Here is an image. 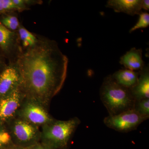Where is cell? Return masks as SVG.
Instances as JSON below:
<instances>
[{
  "label": "cell",
  "instance_id": "cell-12",
  "mask_svg": "<svg viewBox=\"0 0 149 149\" xmlns=\"http://www.w3.org/2000/svg\"><path fill=\"white\" fill-rule=\"evenodd\" d=\"M142 53V49L132 48L120 57L119 63L126 69L133 71H140L145 66Z\"/></svg>",
  "mask_w": 149,
  "mask_h": 149
},
{
  "label": "cell",
  "instance_id": "cell-19",
  "mask_svg": "<svg viewBox=\"0 0 149 149\" xmlns=\"http://www.w3.org/2000/svg\"><path fill=\"white\" fill-rule=\"evenodd\" d=\"M139 20L136 24L129 30L130 33H132L137 29L145 28L149 25V14L147 12H141L139 15Z\"/></svg>",
  "mask_w": 149,
  "mask_h": 149
},
{
  "label": "cell",
  "instance_id": "cell-16",
  "mask_svg": "<svg viewBox=\"0 0 149 149\" xmlns=\"http://www.w3.org/2000/svg\"><path fill=\"white\" fill-rule=\"evenodd\" d=\"M13 145L7 125L0 123V149H6Z\"/></svg>",
  "mask_w": 149,
  "mask_h": 149
},
{
  "label": "cell",
  "instance_id": "cell-6",
  "mask_svg": "<svg viewBox=\"0 0 149 149\" xmlns=\"http://www.w3.org/2000/svg\"><path fill=\"white\" fill-rule=\"evenodd\" d=\"M148 119L131 109L116 115H109L104 118V123L107 127L118 132L128 133L136 130Z\"/></svg>",
  "mask_w": 149,
  "mask_h": 149
},
{
  "label": "cell",
  "instance_id": "cell-5",
  "mask_svg": "<svg viewBox=\"0 0 149 149\" xmlns=\"http://www.w3.org/2000/svg\"><path fill=\"white\" fill-rule=\"evenodd\" d=\"M17 116L39 127L54 120L48 113L47 107L34 99L25 97Z\"/></svg>",
  "mask_w": 149,
  "mask_h": 149
},
{
  "label": "cell",
  "instance_id": "cell-8",
  "mask_svg": "<svg viewBox=\"0 0 149 149\" xmlns=\"http://www.w3.org/2000/svg\"><path fill=\"white\" fill-rule=\"evenodd\" d=\"M0 49L8 63H16L22 52L17 31H11L0 22Z\"/></svg>",
  "mask_w": 149,
  "mask_h": 149
},
{
  "label": "cell",
  "instance_id": "cell-11",
  "mask_svg": "<svg viewBox=\"0 0 149 149\" xmlns=\"http://www.w3.org/2000/svg\"><path fill=\"white\" fill-rule=\"evenodd\" d=\"M135 101L149 99V68L145 65L139 71V76L136 85L130 90Z\"/></svg>",
  "mask_w": 149,
  "mask_h": 149
},
{
  "label": "cell",
  "instance_id": "cell-13",
  "mask_svg": "<svg viewBox=\"0 0 149 149\" xmlns=\"http://www.w3.org/2000/svg\"><path fill=\"white\" fill-rule=\"evenodd\" d=\"M139 76V71L136 72L127 69L119 70L111 75L118 84L129 90L136 85Z\"/></svg>",
  "mask_w": 149,
  "mask_h": 149
},
{
  "label": "cell",
  "instance_id": "cell-3",
  "mask_svg": "<svg viewBox=\"0 0 149 149\" xmlns=\"http://www.w3.org/2000/svg\"><path fill=\"white\" fill-rule=\"evenodd\" d=\"M100 96L109 115H116L133 109L135 100L130 90L118 84L111 75L104 79Z\"/></svg>",
  "mask_w": 149,
  "mask_h": 149
},
{
  "label": "cell",
  "instance_id": "cell-15",
  "mask_svg": "<svg viewBox=\"0 0 149 149\" xmlns=\"http://www.w3.org/2000/svg\"><path fill=\"white\" fill-rule=\"evenodd\" d=\"M0 22L7 29L13 32L17 31L21 24L14 12L0 14Z\"/></svg>",
  "mask_w": 149,
  "mask_h": 149
},
{
  "label": "cell",
  "instance_id": "cell-4",
  "mask_svg": "<svg viewBox=\"0 0 149 149\" xmlns=\"http://www.w3.org/2000/svg\"><path fill=\"white\" fill-rule=\"evenodd\" d=\"M14 145L26 148L40 143V127L15 116L7 124Z\"/></svg>",
  "mask_w": 149,
  "mask_h": 149
},
{
  "label": "cell",
  "instance_id": "cell-23",
  "mask_svg": "<svg viewBox=\"0 0 149 149\" xmlns=\"http://www.w3.org/2000/svg\"><path fill=\"white\" fill-rule=\"evenodd\" d=\"M142 9H144L146 11L149 10V0H142Z\"/></svg>",
  "mask_w": 149,
  "mask_h": 149
},
{
  "label": "cell",
  "instance_id": "cell-14",
  "mask_svg": "<svg viewBox=\"0 0 149 149\" xmlns=\"http://www.w3.org/2000/svg\"><path fill=\"white\" fill-rule=\"evenodd\" d=\"M17 31L18 33L22 51L33 47L37 44L38 41V35H35L29 32L21 24Z\"/></svg>",
  "mask_w": 149,
  "mask_h": 149
},
{
  "label": "cell",
  "instance_id": "cell-20",
  "mask_svg": "<svg viewBox=\"0 0 149 149\" xmlns=\"http://www.w3.org/2000/svg\"><path fill=\"white\" fill-rule=\"evenodd\" d=\"M15 11L17 9L12 0H0V14Z\"/></svg>",
  "mask_w": 149,
  "mask_h": 149
},
{
  "label": "cell",
  "instance_id": "cell-22",
  "mask_svg": "<svg viewBox=\"0 0 149 149\" xmlns=\"http://www.w3.org/2000/svg\"><path fill=\"white\" fill-rule=\"evenodd\" d=\"M25 149H47L41 143H39L33 145L32 146L24 148Z\"/></svg>",
  "mask_w": 149,
  "mask_h": 149
},
{
  "label": "cell",
  "instance_id": "cell-21",
  "mask_svg": "<svg viewBox=\"0 0 149 149\" xmlns=\"http://www.w3.org/2000/svg\"><path fill=\"white\" fill-rule=\"evenodd\" d=\"M8 64L7 60L0 49V72L7 66Z\"/></svg>",
  "mask_w": 149,
  "mask_h": 149
},
{
  "label": "cell",
  "instance_id": "cell-7",
  "mask_svg": "<svg viewBox=\"0 0 149 149\" xmlns=\"http://www.w3.org/2000/svg\"><path fill=\"white\" fill-rule=\"evenodd\" d=\"M25 97L20 85L10 94L0 97V123L7 124L16 116Z\"/></svg>",
  "mask_w": 149,
  "mask_h": 149
},
{
  "label": "cell",
  "instance_id": "cell-17",
  "mask_svg": "<svg viewBox=\"0 0 149 149\" xmlns=\"http://www.w3.org/2000/svg\"><path fill=\"white\" fill-rule=\"evenodd\" d=\"M133 109L141 116L149 118V99L135 101Z\"/></svg>",
  "mask_w": 149,
  "mask_h": 149
},
{
  "label": "cell",
  "instance_id": "cell-1",
  "mask_svg": "<svg viewBox=\"0 0 149 149\" xmlns=\"http://www.w3.org/2000/svg\"><path fill=\"white\" fill-rule=\"evenodd\" d=\"M33 47L22 51L16 62L26 97L47 107L66 78L68 60L55 41L38 35Z\"/></svg>",
  "mask_w": 149,
  "mask_h": 149
},
{
  "label": "cell",
  "instance_id": "cell-9",
  "mask_svg": "<svg viewBox=\"0 0 149 149\" xmlns=\"http://www.w3.org/2000/svg\"><path fill=\"white\" fill-rule=\"evenodd\" d=\"M21 75L16 63H8L0 72V97L10 94L20 85Z\"/></svg>",
  "mask_w": 149,
  "mask_h": 149
},
{
  "label": "cell",
  "instance_id": "cell-18",
  "mask_svg": "<svg viewBox=\"0 0 149 149\" xmlns=\"http://www.w3.org/2000/svg\"><path fill=\"white\" fill-rule=\"evenodd\" d=\"M17 9V11L22 12L27 10L31 6L36 4H41L42 1L34 0H12Z\"/></svg>",
  "mask_w": 149,
  "mask_h": 149
},
{
  "label": "cell",
  "instance_id": "cell-10",
  "mask_svg": "<svg viewBox=\"0 0 149 149\" xmlns=\"http://www.w3.org/2000/svg\"><path fill=\"white\" fill-rule=\"evenodd\" d=\"M142 0H109L106 7L115 12L123 13L128 15H139L142 12Z\"/></svg>",
  "mask_w": 149,
  "mask_h": 149
},
{
  "label": "cell",
  "instance_id": "cell-2",
  "mask_svg": "<svg viewBox=\"0 0 149 149\" xmlns=\"http://www.w3.org/2000/svg\"><path fill=\"white\" fill-rule=\"evenodd\" d=\"M80 120L74 117L68 120H57L42 127L40 143L47 149H67Z\"/></svg>",
  "mask_w": 149,
  "mask_h": 149
},
{
  "label": "cell",
  "instance_id": "cell-24",
  "mask_svg": "<svg viewBox=\"0 0 149 149\" xmlns=\"http://www.w3.org/2000/svg\"><path fill=\"white\" fill-rule=\"evenodd\" d=\"M6 149H25L23 148H21L17 146H15V145H12L10 146L8 148H7Z\"/></svg>",
  "mask_w": 149,
  "mask_h": 149
}]
</instances>
